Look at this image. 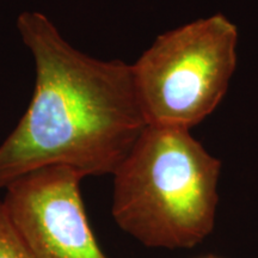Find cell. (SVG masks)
Returning <instances> with one entry per match:
<instances>
[{"mask_svg": "<svg viewBox=\"0 0 258 258\" xmlns=\"http://www.w3.org/2000/svg\"><path fill=\"white\" fill-rule=\"evenodd\" d=\"M17 29L34 59L35 88L0 145V189L47 166L83 178L114 175L148 125L133 64L82 53L42 12H22Z\"/></svg>", "mask_w": 258, "mask_h": 258, "instance_id": "6da1fadb", "label": "cell"}, {"mask_svg": "<svg viewBox=\"0 0 258 258\" xmlns=\"http://www.w3.org/2000/svg\"><path fill=\"white\" fill-rule=\"evenodd\" d=\"M220 175L188 129L147 125L112 175V218L147 247L191 249L214 230Z\"/></svg>", "mask_w": 258, "mask_h": 258, "instance_id": "7a4b0ae2", "label": "cell"}, {"mask_svg": "<svg viewBox=\"0 0 258 258\" xmlns=\"http://www.w3.org/2000/svg\"><path fill=\"white\" fill-rule=\"evenodd\" d=\"M237 27L224 15L160 35L133 64L148 125L191 131L220 104L237 64Z\"/></svg>", "mask_w": 258, "mask_h": 258, "instance_id": "3957f363", "label": "cell"}, {"mask_svg": "<svg viewBox=\"0 0 258 258\" xmlns=\"http://www.w3.org/2000/svg\"><path fill=\"white\" fill-rule=\"evenodd\" d=\"M82 179L70 167L47 166L5 188L3 203L32 258H108L89 224Z\"/></svg>", "mask_w": 258, "mask_h": 258, "instance_id": "277c9868", "label": "cell"}, {"mask_svg": "<svg viewBox=\"0 0 258 258\" xmlns=\"http://www.w3.org/2000/svg\"><path fill=\"white\" fill-rule=\"evenodd\" d=\"M0 258H32L3 201L0 202Z\"/></svg>", "mask_w": 258, "mask_h": 258, "instance_id": "5b68a950", "label": "cell"}, {"mask_svg": "<svg viewBox=\"0 0 258 258\" xmlns=\"http://www.w3.org/2000/svg\"><path fill=\"white\" fill-rule=\"evenodd\" d=\"M205 258H218V257H205Z\"/></svg>", "mask_w": 258, "mask_h": 258, "instance_id": "8992f818", "label": "cell"}]
</instances>
